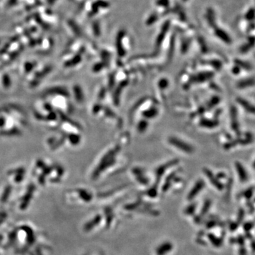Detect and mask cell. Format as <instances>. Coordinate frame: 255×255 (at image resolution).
Here are the masks:
<instances>
[{
    "instance_id": "obj_1",
    "label": "cell",
    "mask_w": 255,
    "mask_h": 255,
    "mask_svg": "<svg viewBox=\"0 0 255 255\" xmlns=\"http://www.w3.org/2000/svg\"><path fill=\"white\" fill-rule=\"evenodd\" d=\"M116 155V151L115 149H112V150L109 151L107 155L105 156L103 160L101 162L100 165L99 166L97 170L95 171V172L93 174V178L94 179H96L99 177V174L102 172V171H104V170L107 167H109L111 165L112 163L115 161V156Z\"/></svg>"
},
{
    "instance_id": "obj_2",
    "label": "cell",
    "mask_w": 255,
    "mask_h": 255,
    "mask_svg": "<svg viewBox=\"0 0 255 255\" xmlns=\"http://www.w3.org/2000/svg\"><path fill=\"white\" fill-rule=\"evenodd\" d=\"M169 142H170L171 145L176 147L177 149L184 152V153H191L193 150L192 147H191L189 144L186 143L183 140L179 139V138H169Z\"/></svg>"
},
{
    "instance_id": "obj_3",
    "label": "cell",
    "mask_w": 255,
    "mask_h": 255,
    "mask_svg": "<svg viewBox=\"0 0 255 255\" xmlns=\"http://www.w3.org/2000/svg\"><path fill=\"white\" fill-rule=\"evenodd\" d=\"M204 186H205V183L203 180L200 179L197 181L187 196L188 201H192L193 199H194V198L203 189Z\"/></svg>"
},
{
    "instance_id": "obj_4",
    "label": "cell",
    "mask_w": 255,
    "mask_h": 255,
    "mask_svg": "<svg viewBox=\"0 0 255 255\" xmlns=\"http://www.w3.org/2000/svg\"><path fill=\"white\" fill-rule=\"evenodd\" d=\"M173 249V245L170 242H165L156 248V255H166Z\"/></svg>"
},
{
    "instance_id": "obj_5",
    "label": "cell",
    "mask_w": 255,
    "mask_h": 255,
    "mask_svg": "<svg viewBox=\"0 0 255 255\" xmlns=\"http://www.w3.org/2000/svg\"><path fill=\"white\" fill-rule=\"evenodd\" d=\"M205 173L206 176H207L208 179H209V181H210V183L215 186V188H216L219 191H222L223 189V185L219 181V180L213 174L211 171L208 170H205Z\"/></svg>"
},
{
    "instance_id": "obj_6",
    "label": "cell",
    "mask_w": 255,
    "mask_h": 255,
    "mask_svg": "<svg viewBox=\"0 0 255 255\" xmlns=\"http://www.w3.org/2000/svg\"><path fill=\"white\" fill-rule=\"evenodd\" d=\"M237 102L240 106L243 108L247 112H249L250 113L255 114V107L252 106L251 104H250L247 101L243 99L242 98H237Z\"/></svg>"
},
{
    "instance_id": "obj_7",
    "label": "cell",
    "mask_w": 255,
    "mask_h": 255,
    "mask_svg": "<svg viewBox=\"0 0 255 255\" xmlns=\"http://www.w3.org/2000/svg\"><path fill=\"white\" fill-rule=\"evenodd\" d=\"M101 221H102V216L100 215H97L96 216L94 217L92 221L88 222L84 225V230L86 232L90 231V230L93 229V228L95 227L96 225H98L100 223Z\"/></svg>"
},
{
    "instance_id": "obj_8",
    "label": "cell",
    "mask_w": 255,
    "mask_h": 255,
    "mask_svg": "<svg viewBox=\"0 0 255 255\" xmlns=\"http://www.w3.org/2000/svg\"><path fill=\"white\" fill-rule=\"evenodd\" d=\"M235 167H236L237 172L238 174L239 178L242 182H245L247 180V174L246 172L245 168L243 166L239 163V162H236L235 163Z\"/></svg>"
},
{
    "instance_id": "obj_9",
    "label": "cell",
    "mask_w": 255,
    "mask_h": 255,
    "mask_svg": "<svg viewBox=\"0 0 255 255\" xmlns=\"http://www.w3.org/2000/svg\"><path fill=\"white\" fill-rule=\"evenodd\" d=\"M208 238L209 239L210 242H211L212 245L215 247H221L222 245H223V241L221 238H218L215 235H214L212 233L208 234Z\"/></svg>"
},
{
    "instance_id": "obj_10",
    "label": "cell",
    "mask_w": 255,
    "mask_h": 255,
    "mask_svg": "<svg viewBox=\"0 0 255 255\" xmlns=\"http://www.w3.org/2000/svg\"><path fill=\"white\" fill-rule=\"evenodd\" d=\"M254 84L255 80H253V79H249V80H243L239 82L238 84H237V87H239V89H244V88L252 87V86H254Z\"/></svg>"
},
{
    "instance_id": "obj_11",
    "label": "cell",
    "mask_w": 255,
    "mask_h": 255,
    "mask_svg": "<svg viewBox=\"0 0 255 255\" xmlns=\"http://www.w3.org/2000/svg\"><path fill=\"white\" fill-rule=\"evenodd\" d=\"M23 229L25 230L26 234H27L28 242L30 243V245H31L32 243H34V242L35 240V237H34V232H33V230L31 229L29 227H28V226H23Z\"/></svg>"
},
{
    "instance_id": "obj_12",
    "label": "cell",
    "mask_w": 255,
    "mask_h": 255,
    "mask_svg": "<svg viewBox=\"0 0 255 255\" xmlns=\"http://www.w3.org/2000/svg\"><path fill=\"white\" fill-rule=\"evenodd\" d=\"M78 193H79V196H80V198L83 200V201H84L85 202H89L92 201V195L88 193L87 191L80 189L78 191Z\"/></svg>"
},
{
    "instance_id": "obj_13",
    "label": "cell",
    "mask_w": 255,
    "mask_h": 255,
    "mask_svg": "<svg viewBox=\"0 0 255 255\" xmlns=\"http://www.w3.org/2000/svg\"><path fill=\"white\" fill-rule=\"evenodd\" d=\"M210 206H211V201H210V200H206V201L204 202L203 207L201 208V216H204V215L208 212Z\"/></svg>"
},
{
    "instance_id": "obj_14",
    "label": "cell",
    "mask_w": 255,
    "mask_h": 255,
    "mask_svg": "<svg viewBox=\"0 0 255 255\" xmlns=\"http://www.w3.org/2000/svg\"><path fill=\"white\" fill-rule=\"evenodd\" d=\"M31 192H28L27 194L25 196V197H24V199L23 200V201H22V203L21 204V210H24L25 208H26L27 207L28 203H29L30 202V200L31 199Z\"/></svg>"
},
{
    "instance_id": "obj_15",
    "label": "cell",
    "mask_w": 255,
    "mask_h": 255,
    "mask_svg": "<svg viewBox=\"0 0 255 255\" xmlns=\"http://www.w3.org/2000/svg\"><path fill=\"white\" fill-rule=\"evenodd\" d=\"M196 208V203H191V205L187 206L184 210V214L186 215H191L194 214Z\"/></svg>"
},
{
    "instance_id": "obj_16",
    "label": "cell",
    "mask_w": 255,
    "mask_h": 255,
    "mask_svg": "<svg viewBox=\"0 0 255 255\" xmlns=\"http://www.w3.org/2000/svg\"><path fill=\"white\" fill-rule=\"evenodd\" d=\"M201 124L203 126H205L207 128H213L217 126L216 122L213 121V120H203V121L201 123Z\"/></svg>"
},
{
    "instance_id": "obj_17",
    "label": "cell",
    "mask_w": 255,
    "mask_h": 255,
    "mask_svg": "<svg viewBox=\"0 0 255 255\" xmlns=\"http://www.w3.org/2000/svg\"><path fill=\"white\" fill-rule=\"evenodd\" d=\"M106 225L109 226L110 224H111L112 219H113V214H112V211L111 209L106 210Z\"/></svg>"
},
{
    "instance_id": "obj_18",
    "label": "cell",
    "mask_w": 255,
    "mask_h": 255,
    "mask_svg": "<svg viewBox=\"0 0 255 255\" xmlns=\"http://www.w3.org/2000/svg\"><path fill=\"white\" fill-rule=\"evenodd\" d=\"M138 206H139V203H131V204H128L126 206H125V209L127 210H134L137 209Z\"/></svg>"
},
{
    "instance_id": "obj_19",
    "label": "cell",
    "mask_w": 255,
    "mask_h": 255,
    "mask_svg": "<svg viewBox=\"0 0 255 255\" xmlns=\"http://www.w3.org/2000/svg\"><path fill=\"white\" fill-rule=\"evenodd\" d=\"M244 215H245V211L242 209H240L239 210L238 213V217H237V223L239 224L241 223V221H242L244 218Z\"/></svg>"
},
{
    "instance_id": "obj_20",
    "label": "cell",
    "mask_w": 255,
    "mask_h": 255,
    "mask_svg": "<svg viewBox=\"0 0 255 255\" xmlns=\"http://www.w3.org/2000/svg\"><path fill=\"white\" fill-rule=\"evenodd\" d=\"M253 223H245V225H244V230H245L246 232H249L250 230H251L252 229V228H253Z\"/></svg>"
},
{
    "instance_id": "obj_21",
    "label": "cell",
    "mask_w": 255,
    "mask_h": 255,
    "mask_svg": "<svg viewBox=\"0 0 255 255\" xmlns=\"http://www.w3.org/2000/svg\"><path fill=\"white\" fill-rule=\"evenodd\" d=\"M252 194H253V189L251 188L245 191V193H244V196H245L247 199H250V198L252 197Z\"/></svg>"
},
{
    "instance_id": "obj_22",
    "label": "cell",
    "mask_w": 255,
    "mask_h": 255,
    "mask_svg": "<svg viewBox=\"0 0 255 255\" xmlns=\"http://www.w3.org/2000/svg\"><path fill=\"white\" fill-rule=\"evenodd\" d=\"M147 113H145V116H146V117H149V115L150 116V117H154L156 114H157V111H156L155 109H153V110H150V111H146Z\"/></svg>"
},
{
    "instance_id": "obj_23",
    "label": "cell",
    "mask_w": 255,
    "mask_h": 255,
    "mask_svg": "<svg viewBox=\"0 0 255 255\" xmlns=\"http://www.w3.org/2000/svg\"><path fill=\"white\" fill-rule=\"evenodd\" d=\"M9 191H10L9 188H8L5 191V192H4V193L2 197V202H3V203H4V202L6 201V200H7V198H8V196H9Z\"/></svg>"
},
{
    "instance_id": "obj_24",
    "label": "cell",
    "mask_w": 255,
    "mask_h": 255,
    "mask_svg": "<svg viewBox=\"0 0 255 255\" xmlns=\"http://www.w3.org/2000/svg\"><path fill=\"white\" fill-rule=\"evenodd\" d=\"M148 195L150 197H155L157 196V190L155 188L149 189L148 192Z\"/></svg>"
},
{
    "instance_id": "obj_25",
    "label": "cell",
    "mask_w": 255,
    "mask_h": 255,
    "mask_svg": "<svg viewBox=\"0 0 255 255\" xmlns=\"http://www.w3.org/2000/svg\"><path fill=\"white\" fill-rule=\"evenodd\" d=\"M237 242L240 246H244V245H245V238L242 236H241V235H239L237 239Z\"/></svg>"
},
{
    "instance_id": "obj_26",
    "label": "cell",
    "mask_w": 255,
    "mask_h": 255,
    "mask_svg": "<svg viewBox=\"0 0 255 255\" xmlns=\"http://www.w3.org/2000/svg\"><path fill=\"white\" fill-rule=\"evenodd\" d=\"M239 224L237 223H230V230H231V231H235V230L237 229V227H238Z\"/></svg>"
},
{
    "instance_id": "obj_27",
    "label": "cell",
    "mask_w": 255,
    "mask_h": 255,
    "mask_svg": "<svg viewBox=\"0 0 255 255\" xmlns=\"http://www.w3.org/2000/svg\"><path fill=\"white\" fill-rule=\"evenodd\" d=\"M239 255H247V250L244 246H241L239 250Z\"/></svg>"
},
{
    "instance_id": "obj_28",
    "label": "cell",
    "mask_w": 255,
    "mask_h": 255,
    "mask_svg": "<svg viewBox=\"0 0 255 255\" xmlns=\"http://www.w3.org/2000/svg\"><path fill=\"white\" fill-rule=\"evenodd\" d=\"M216 225V223H215V221H209L208 223L206 224V228H208V229H210V228H212L214 227V226Z\"/></svg>"
},
{
    "instance_id": "obj_29",
    "label": "cell",
    "mask_w": 255,
    "mask_h": 255,
    "mask_svg": "<svg viewBox=\"0 0 255 255\" xmlns=\"http://www.w3.org/2000/svg\"><path fill=\"white\" fill-rule=\"evenodd\" d=\"M194 221L197 224H200L201 223V215L200 216H196L194 217Z\"/></svg>"
},
{
    "instance_id": "obj_30",
    "label": "cell",
    "mask_w": 255,
    "mask_h": 255,
    "mask_svg": "<svg viewBox=\"0 0 255 255\" xmlns=\"http://www.w3.org/2000/svg\"><path fill=\"white\" fill-rule=\"evenodd\" d=\"M251 248L253 253H255V240H252L251 242Z\"/></svg>"
},
{
    "instance_id": "obj_31",
    "label": "cell",
    "mask_w": 255,
    "mask_h": 255,
    "mask_svg": "<svg viewBox=\"0 0 255 255\" xmlns=\"http://www.w3.org/2000/svg\"><path fill=\"white\" fill-rule=\"evenodd\" d=\"M254 167L255 168V161H254Z\"/></svg>"
}]
</instances>
